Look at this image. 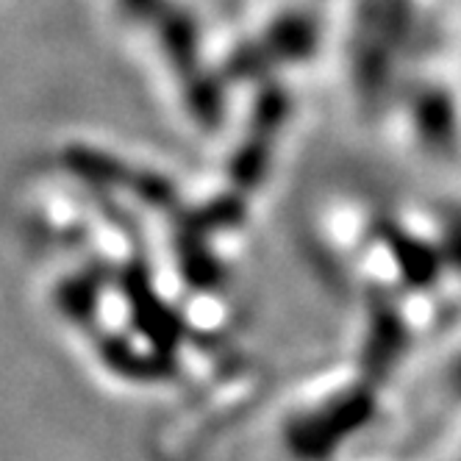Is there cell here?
Wrapping results in <instances>:
<instances>
[{"mask_svg": "<svg viewBox=\"0 0 461 461\" xmlns=\"http://www.w3.org/2000/svg\"><path fill=\"white\" fill-rule=\"evenodd\" d=\"M434 248L439 253V261L453 265L456 273L461 276V206L442 209L439 234L434 240Z\"/></svg>", "mask_w": 461, "mask_h": 461, "instance_id": "obj_2", "label": "cell"}, {"mask_svg": "<svg viewBox=\"0 0 461 461\" xmlns=\"http://www.w3.org/2000/svg\"><path fill=\"white\" fill-rule=\"evenodd\" d=\"M442 384L445 392L450 394V401L461 406V348L450 353V358L445 361V370H442Z\"/></svg>", "mask_w": 461, "mask_h": 461, "instance_id": "obj_3", "label": "cell"}, {"mask_svg": "<svg viewBox=\"0 0 461 461\" xmlns=\"http://www.w3.org/2000/svg\"><path fill=\"white\" fill-rule=\"evenodd\" d=\"M378 406L373 384L339 389L284 422V447L294 461H334L353 439L370 431Z\"/></svg>", "mask_w": 461, "mask_h": 461, "instance_id": "obj_1", "label": "cell"}]
</instances>
